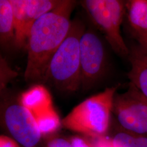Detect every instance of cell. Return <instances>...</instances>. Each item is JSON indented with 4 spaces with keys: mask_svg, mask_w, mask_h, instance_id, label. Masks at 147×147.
<instances>
[{
    "mask_svg": "<svg viewBox=\"0 0 147 147\" xmlns=\"http://www.w3.org/2000/svg\"><path fill=\"white\" fill-rule=\"evenodd\" d=\"M119 85L107 88L75 107L62 121L63 126L73 131L99 137L107 131L113 102Z\"/></svg>",
    "mask_w": 147,
    "mask_h": 147,
    "instance_id": "3957f363",
    "label": "cell"
},
{
    "mask_svg": "<svg viewBox=\"0 0 147 147\" xmlns=\"http://www.w3.org/2000/svg\"><path fill=\"white\" fill-rule=\"evenodd\" d=\"M5 125L11 135L25 147L34 146L41 137V132L31 112L21 104H11L5 111Z\"/></svg>",
    "mask_w": 147,
    "mask_h": 147,
    "instance_id": "ba28073f",
    "label": "cell"
},
{
    "mask_svg": "<svg viewBox=\"0 0 147 147\" xmlns=\"http://www.w3.org/2000/svg\"><path fill=\"white\" fill-rule=\"evenodd\" d=\"M76 1H61L40 16L32 27L28 38L24 78L28 82H43L47 67L70 30V16Z\"/></svg>",
    "mask_w": 147,
    "mask_h": 147,
    "instance_id": "6da1fadb",
    "label": "cell"
},
{
    "mask_svg": "<svg viewBox=\"0 0 147 147\" xmlns=\"http://www.w3.org/2000/svg\"><path fill=\"white\" fill-rule=\"evenodd\" d=\"M81 2L113 50L122 57L129 56L130 50L121 31L125 9L124 2L119 0H85Z\"/></svg>",
    "mask_w": 147,
    "mask_h": 147,
    "instance_id": "277c9868",
    "label": "cell"
},
{
    "mask_svg": "<svg viewBox=\"0 0 147 147\" xmlns=\"http://www.w3.org/2000/svg\"><path fill=\"white\" fill-rule=\"evenodd\" d=\"M106 55L105 47L98 34L92 28H86L80 39L81 87L92 88L105 71Z\"/></svg>",
    "mask_w": 147,
    "mask_h": 147,
    "instance_id": "8992f818",
    "label": "cell"
},
{
    "mask_svg": "<svg viewBox=\"0 0 147 147\" xmlns=\"http://www.w3.org/2000/svg\"><path fill=\"white\" fill-rule=\"evenodd\" d=\"M71 144L72 147H93L89 143L86 142L84 140L79 137L73 138L71 140Z\"/></svg>",
    "mask_w": 147,
    "mask_h": 147,
    "instance_id": "ac0fdd59",
    "label": "cell"
},
{
    "mask_svg": "<svg viewBox=\"0 0 147 147\" xmlns=\"http://www.w3.org/2000/svg\"><path fill=\"white\" fill-rule=\"evenodd\" d=\"M0 147H19L18 144L8 137L1 136Z\"/></svg>",
    "mask_w": 147,
    "mask_h": 147,
    "instance_id": "2e32d148",
    "label": "cell"
},
{
    "mask_svg": "<svg viewBox=\"0 0 147 147\" xmlns=\"http://www.w3.org/2000/svg\"><path fill=\"white\" fill-rule=\"evenodd\" d=\"M15 26L10 0L0 1V42L1 47H15Z\"/></svg>",
    "mask_w": 147,
    "mask_h": 147,
    "instance_id": "7c38bea8",
    "label": "cell"
},
{
    "mask_svg": "<svg viewBox=\"0 0 147 147\" xmlns=\"http://www.w3.org/2000/svg\"><path fill=\"white\" fill-rule=\"evenodd\" d=\"M140 46L147 53V37L137 40Z\"/></svg>",
    "mask_w": 147,
    "mask_h": 147,
    "instance_id": "d6986e66",
    "label": "cell"
},
{
    "mask_svg": "<svg viewBox=\"0 0 147 147\" xmlns=\"http://www.w3.org/2000/svg\"><path fill=\"white\" fill-rule=\"evenodd\" d=\"M86 29L80 19L72 20L67 36L50 61L43 82L66 92L81 88L80 39Z\"/></svg>",
    "mask_w": 147,
    "mask_h": 147,
    "instance_id": "7a4b0ae2",
    "label": "cell"
},
{
    "mask_svg": "<svg viewBox=\"0 0 147 147\" xmlns=\"http://www.w3.org/2000/svg\"><path fill=\"white\" fill-rule=\"evenodd\" d=\"M112 111L127 132L147 136V98L134 84L130 82L125 93H116Z\"/></svg>",
    "mask_w": 147,
    "mask_h": 147,
    "instance_id": "5b68a950",
    "label": "cell"
},
{
    "mask_svg": "<svg viewBox=\"0 0 147 147\" xmlns=\"http://www.w3.org/2000/svg\"><path fill=\"white\" fill-rule=\"evenodd\" d=\"M61 1L10 0L15 26V48L26 49L32 27L42 15L51 11Z\"/></svg>",
    "mask_w": 147,
    "mask_h": 147,
    "instance_id": "52a82bcc",
    "label": "cell"
},
{
    "mask_svg": "<svg viewBox=\"0 0 147 147\" xmlns=\"http://www.w3.org/2000/svg\"><path fill=\"white\" fill-rule=\"evenodd\" d=\"M131 68L127 74L130 82L147 98V53L141 46L130 50Z\"/></svg>",
    "mask_w": 147,
    "mask_h": 147,
    "instance_id": "30bf717a",
    "label": "cell"
},
{
    "mask_svg": "<svg viewBox=\"0 0 147 147\" xmlns=\"http://www.w3.org/2000/svg\"><path fill=\"white\" fill-rule=\"evenodd\" d=\"M1 78H0V87L1 90H5L7 86L12 79L17 76V73L13 71L8 65L5 59L1 56Z\"/></svg>",
    "mask_w": 147,
    "mask_h": 147,
    "instance_id": "5bb4252c",
    "label": "cell"
},
{
    "mask_svg": "<svg viewBox=\"0 0 147 147\" xmlns=\"http://www.w3.org/2000/svg\"><path fill=\"white\" fill-rule=\"evenodd\" d=\"M48 146L49 147H72L71 144L62 138L53 140L49 142Z\"/></svg>",
    "mask_w": 147,
    "mask_h": 147,
    "instance_id": "9a60e30c",
    "label": "cell"
},
{
    "mask_svg": "<svg viewBox=\"0 0 147 147\" xmlns=\"http://www.w3.org/2000/svg\"><path fill=\"white\" fill-rule=\"evenodd\" d=\"M20 102L31 112L36 120L55 111L50 94L40 84L24 93L20 98Z\"/></svg>",
    "mask_w": 147,
    "mask_h": 147,
    "instance_id": "9c48e42d",
    "label": "cell"
},
{
    "mask_svg": "<svg viewBox=\"0 0 147 147\" xmlns=\"http://www.w3.org/2000/svg\"><path fill=\"white\" fill-rule=\"evenodd\" d=\"M114 147H147V136L120 132L112 140Z\"/></svg>",
    "mask_w": 147,
    "mask_h": 147,
    "instance_id": "4fadbf2b",
    "label": "cell"
},
{
    "mask_svg": "<svg viewBox=\"0 0 147 147\" xmlns=\"http://www.w3.org/2000/svg\"><path fill=\"white\" fill-rule=\"evenodd\" d=\"M127 18L137 40L147 37V0H132L127 4Z\"/></svg>",
    "mask_w": 147,
    "mask_h": 147,
    "instance_id": "8fae6325",
    "label": "cell"
},
{
    "mask_svg": "<svg viewBox=\"0 0 147 147\" xmlns=\"http://www.w3.org/2000/svg\"><path fill=\"white\" fill-rule=\"evenodd\" d=\"M93 146V147H114L112 140L101 137L98 138Z\"/></svg>",
    "mask_w": 147,
    "mask_h": 147,
    "instance_id": "e0dca14e",
    "label": "cell"
}]
</instances>
